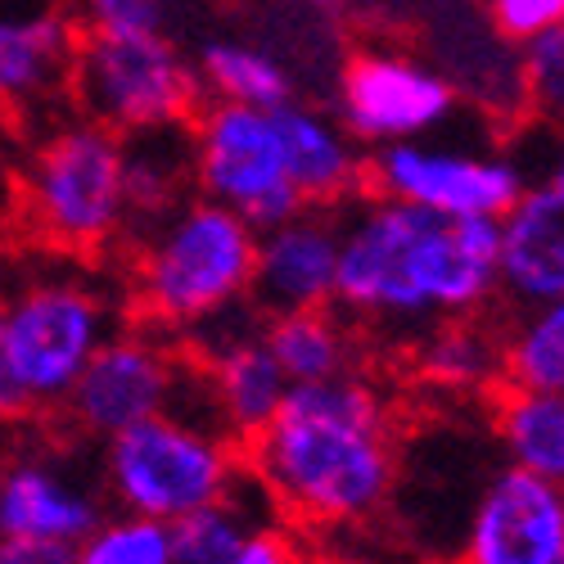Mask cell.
I'll list each match as a JSON object with an SVG mask.
<instances>
[{
    "instance_id": "obj_1",
    "label": "cell",
    "mask_w": 564,
    "mask_h": 564,
    "mask_svg": "<svg viewBox=\"0 0 564 564\" xmlns=\"http://www.w3.org/2000/svg\"><path fill=\"white\" fill-rule=\"evenodd\" d=\"M249 479L275 514L307 533L361 529L398 497V425L370 375L290 384L271 425L245 443Z\"/></svg>"
},
{
    "instance_id": "obj_2",
    "label": "cell",
    "mask_w": 564,
    "mask_h": 564,
    "mask_svg": "<svg viewBox=\"0 0 564 564\" xmlns=\"http://www.w3.org/2000/svg\"><path fill=\"white\" fill-rule=\"evenodd\" d=\"M501 294V221L438 217L366 195L339 208L335 307L375 330H430L475 316Z\"/></svg>"
},
{
    "instance_id": "obj_3",
    "label": "cell",
    "mask_w": 564,
    "mask_h": 564,
    "mask_svg": "<svg viewBox=\"0 0 564 564\" xmlns=\"http://www.w3.org/2000/svg\"><path fill=\"white\" fill-rule=\"evenodd\" d=\"M258 230L204 195L145 226L131 258V307L172 339H195L249 307Z\"/></svg>"
},
{
    "instance_id": "obj_4",
    "label": "cell",
    "mask_w": 564,
    "mask_h": 564,
    "mask_svg": "<svg viewBox=\"0 0 564 564\" xmlns=\"http://www.w3.org/2000/svg\"><path fill=\"white\" fill-rule=\"evenodd\" d=\"M249 479L245 447L199 406H172L100 443V488L113 510L176 524Z\"/></svg>"
},
{
    "instance_id": "obj_5",
    "label": "cell",
    "mask_w": 564,
    "mask_h": 564,
    "mask_svg": "<svg viewBox=\"0 0 564 564\" xmlns=\"http://www.w3.org/2000/svg\"><path fill=\"white\" fill-rule=\"evenodd\" d=\"M23 213L59 258H100L131 230L127 135L68 113L36 140L23 172Z\"/></svg>"
},
{
    "instance_id": "obj_6",
    "label": "cell",
    "mask_w": 564,
    "mask_h": 564,
    "mask_svg": "<svg viewBox=\"0 0 564 564\" xmlns=\"http://www.w3.org/2000/svg\"><path fill=\"white\" fill-rule=\"evenodd\" d=\"M6 348L32 411H64L73 384L118 335V294L86 267H36L0 290Z\"/></svg>"
},
{
    "instance_id": "obj_7",
    "label": "cell",
    "mask_w": 564,
    "mask_h": 564,
    "mask_svg": "<svg viewBox=\"0 0 564 564\" xmlns=\"http://www.w3.org/2000/svg\"><path fill=\"white\" fill-rule=\"evenodd\" d=\"M68 100L77 113L105 122L118 135H145L191 127L204 109L195 55H185L172 32L96 36L82 32L73 55Z\"/></svg>"
},
{
    "instance_id": "obj_8",
    "label": "cell",
    "mask_w": 564,
    "mask_h": 564,
    "mask_svg": "<svg viewBox=\"0 0 564 564\" xmlns=\"http://www.w3.org/2000/svg\"><path fill=\"white\" fill-rule=\"evenodd\" d=\"M172 406L213 411L204 366L195 352H181L172 335L140 321L127 330L118 325V335H109L90 357L64 402V415L86 443H109L113 434Z\"/></svg>"
},
{
    "instance_id": "obj_9",
    "label": "cell",
    "mask_w": 564,
    "mask_h": 564,
    "mask_svg": "<svg viewBox=\"0 0 564 564\" xmlns=\"http://www.w3.org/2000/svg\"><path fill=\"white\" fill-rule=\"evenodd\" d=\"M191 172L195 195L240 213L258 235L307 208L285 172L271 109L204 100L191 122Z\"/></svg>"
},
{
    "instance_id": "obj_10",
    "label": "cell",
    "mask_w": 564,
    "mask_h": 564,
    "mask_svg": "<svg viewBox=\"0 0 564 564\" xmlns=\"http://www.w3.org/2000/svg\"><path fill=\"white\" fill-rule=\"evenodd\" d=\"M456 105V77L398 45H361L344 59L335 82V118L370 150L438 135Z\"/></svg>"
},
{
    "instance_id": "obj_11",
    "label": "cell",
    "mask_w": 564,
    "mask_h": 564,
    "mask_svg": "<svg viewBox=\"0 0 564 564\" xmlns=\"http://www.w3.org/2000/svg\"><path fill=\"white\" fill-rule=\"evenodd\" d=\"M524 167L510 154L475 150V145H443V140H402L366 154V191L430 208L438 217H492L501 221L510 204L524 195Z\"/></svg>"
},
{
    "instance_id": "obj_12",
    "label": "cell",
    "mask_w": 564,
    "mask_h": 564,
    "mask_svg": "<svg viewBox=\"0 0 564 564\" xmlns=\"http://www.w3.org/2000/svg\"><path fill=\"white\" fill-rule=\"evenodd\" d=\"M460 564H564V488L520 465L479 484L460 529Z\"/></svg>"
},
{
    "instance_id": "obj_13",
    "label": "cell",
    "mask_w": 564,
    "mask_h": 564,
    "mask_svg": "<svg viewBox=\"0 0 564 564\" xmlns=\"http://www.w3.org/2000/svg\"><path fill=\"white\" fill-rule=\"evenodd\" d=\"M191 352L204 366V380H208L221 430L240 447L253 443L271 425V415L280 411V402L290 393V375L271 357V348L262 339V325H253V312L240 307L226 321L208 325L204 335L191 339Z\"/></svg>"
},
{
    "instance_id": "obj_14",
    "label": "cell",
    "mask_w": 564,
    "mask_h": 564,
    "mask_svg": "<svg viewBox=\"0 0 564 564\" xmlns=\"http://www.w3.org/2000/svg\"><path fill=\"white\" fill-rule=\"evenodd\" d=\"M77 45L73 0H0V109L45 113L64 105Z\"/></svg>"
},
{
    "instance_id": "obj_15",
    "label": "cell",
    "mask_w": 564,
    "mask_h": 564,
    "mask_svg": "<svg viewBox=\"0 0 564 564\" xmlns=\"http://www.w3.org/2000/svg\"><path fill=\"white\" fill-rule=\"evenodd\" d=\"M105 514V488L55 452H19L0 465V533L77 546Z\"/></svg>"
},
{
    "instance_id": "obj_16",
    "label": "cell",
    "mask_w": 564,
    "mask_h": 564,
    "mask_svg": "<svg viewBox=\"0 0 564 564\" xmlns=\"http://www.w3.org/2000/svg\"><path fill=\"white\" fill-rule=\"evenodd\" d=\"M335 280H339V213L335 208H303L299 217L258 235L253 294H249L258 316L330 307Z\"/></svg>"
},
{
    "instance_id": "obj_17",
    "label": "cell",
    "mask_w": 564,
    "mask_h": 564,
    "mask_svg": "<svg viewBox=\"0 0 564 564\" xmlns=\"http://www.w3.org/2000/svg\"><path fill=\"white\" fill-rule=\"evenodd\" d=\"M501 294L514 307L564 299V167L529 181L501 217Z\"/></svg>"
},
{
    "instance_id": "obj_18",
    "label": "cell",
    "mask_w": 564,
    "mask_h": 564,
    "mask_svg": "<svg viewBox=\"0 0 564 564\" xmlns=\"http://www.w3.org/2000/svg\"><path fill=\"white\" fill-rule=\"evenodd\" d=\"M285 172L307 208H348L366 191V154L335 118V109H316L307 100H285L271 109Z\"/></svg>"
},
{
    "instance_id": "obj_19",
    "label": "cell",
    "mask_w": 564,
    "mask_h": 564,
    "mask_svg": "<svg viewBox=\"0 0 564 564\" xmlns=\"http://www.w3.org/2000/svg\"><path fill=\"white\" fill-rule=\"evenodd\" d=\"M262 339H267L271 357L280 361V370L290 375V384L330 380V375L361 366L357 330L335 303L262 316Z\"/></svg>"
},
{
    "instance_id": "obj_20",
    "label": "cell",
    "mask_w": 564,
    "mask_h": 564,
    "mask_svg": "<svg viewBox=\"0 0 564 564\" xmlns=\"http://www.w3.org/2000/svg\"><path fill=\"white\" fill-rule=\"evenodd\" d=\"M492 434L506 465L564 488V393L506 384L492 402Z\"/></svg>"
},
{
    "instance_id": "obj_21",
    "label": "cell",
    "mask_w": 564,
    "mask_h": 564,
    "mask_svg": "<svg viewBox=\"0 0 564 564\" xmlns=\"http://www.w3.org/2000/svg\"><path fill=\"white\" fill-rule=\"evenodd\" d=\"M195 73L204 86V100H221V105L275 109L299 96L290 68L245 36H204L195 51Z\"/></svg>"
},
{
    "instance_id": "obj_22",
    "label": "cell",
    "mask_w": 564,
    "mask_h": 564,
    "mask_svg": "<svg viewBox=\"0 0 564 564\" xmlns=\"http://www.w3.org/2000/svg\"><path fill=\"white\" fill-rule=\"evenodd\" d=\"M415 375L425 384L469 398L501 384V335L484 330L479 321L456 316L438 321L415 339Z\"/></svg>"
},
{
    "instance_id": "obj_23",
    "label": "cell",
    "mask_w": 564,
    "mask_h": 564,
    "mask_svg": "<svg viewBox=\"0 0 564 564\" xmlns=\"http://www.w3.org/2000/svg\"><path fill=\"white\" fill-rule=\"evenodd\" d=\"M195 185L191 172V127L127 135V208L131 226H154L167 217L185 191Z\"/></svg>"
},
{
    "instance_id": "obj_24",
    "label": "cell",
    "mask_w": 564,
    "mask_h": 564,
    "mask_svg": "<svg viewBox=\"0 0 564 564\" xmlns=\"http://www.w3.org/2000/svg\"><path fill=\"white\" fill-rule=\"evenodd\" d=\"M501 384L564 393V299L520 307L501 335Z\"/></svg>"
},
{
    "instance_id": "obj_25",
    "label": "cell",
    "mask_w": 564,
    "mask_h": 564,
    "mask_svg": "<svg viewBox=\"0 0 564 564\" xmlns=\"http://www.w3.org/2000/svg\"><path fill=\"white\" fill-rule=\"evenodd\" d=\"M253 497L258 484L245 479L230 497L199 506L191 514H181L172 524V546H176V564H221L226 555H235L245 546V538L253 529H262L267 520L253 514Z\"/></svg>"
},
{
    "instance_id": "obj_26",
    "label": "cell",
    "mask_w": 564,
    "mask_h": 564,
    "mask_svg": "<svg viewBox=\"0 0 564 564\" xmlns=\"http://www.w3.org/2000/svg\"><path fill=\"white\" fill-rule=\"evenodd\" d=\"M77 564H176L172 524L113 510L77 542Z\"/></svg>"
},
{
    "instance_id": "obj_27",
    "label": "cell",
    "mask_w": 564,
    "mask_h": 564,
    "mask_svg": "<svg viewBox=\"0 0 564 564\" xmlns=\"http://www.w3.org/2000/svg\"><path fill=\"white\" fill-rule=\"evenodd\" d=\"M514 82H520L524 109L542 122L564 131V23L538 32L514 55Z\"/></svg>"
},
{
    "instance_id": "obj_28",
    "label": "cell",
    "mask_w": 564,
    "mask_h": 564,
    "mask_svg": "<svg viewBox=\"0 0 564 564\" xmlns=\"http://www.w3.org/2000/svg\"><path fill=\"white\" fill-rule=\"evenodd\" d=\"M73 14L82 32L96 36H145L172 28L176 0H73Z\"/></svg>"
},
{
    "instance_id": "obj_29",
    "label": "cell",
    "mask_w": 564,
    "mask_h": 564,
    "mask_svg": "<svg viewBox=\"0 0 564 564\" xmlns=\"http://www.w3.org/2000/svg\"><path fill=\"white\" fill-rule=\"evenodd\" d=\"M484 19L501 41L524 45L538 32L564 23V0H484Z\"/></svg>"
},
{
    "instance_id": "obj_30",
    "label": "cell",
    "mask_w": 564,
    "mask_h": 564,
    "mask_svg": "<svg viewBox=\"0 0 564 564\" xmlns=\"http://www.w3.org/2000/svg\"><path fill=\"white\" fill-rule=\"evenodd\" d=\"M221 564H303V546L294 533L275 529V524H262L245 538V546L226 555Z\"/></svg>"
},
{
    "instance_id": "obj_31",
    "label": "cell",
    "mask_w": 564,
    "mask_h": 564,
    "mask_svg": "<svg viewBox=\"0 0 564 564\" xmlns=\"http://www.w3.org/2000/svg\"><path fill=\"white\" fill-rule=\"evenodd\" d=\"M0 564H77V546L0 533Z\"/></svg>"
},
{
    "instance_id": "obj_32",
    "label": "cell",
    "mask_w": 564,
    "mask_h": 564,
    "mask_svg": "<svg viewBox=\"0 0 564 564\" xmlns=\"http://www.w3.org/2000/svg\"><path fill=\"white\" fill-rule=\"evenodd\" d=\"M23 415H32V406H28L23 384L14 375V361H10V348H6V321H0V425L23 420Z\"/></svg>"
},
{
    "instance_id": "obj_33",
    "label": "cell",
    "mask_w": 564,
    "mask_h": 564,
    "mask_svg": "<svg viewBox=\"0 0 564 564\" xmlns=\"http://www.w3.org/2000/svg\"><path fill=\"white\" fill-rule=\"evenodd\" d=\"M303 564H380V560H366V555H344V551H312V555H303Z\"/></svg>"
},
{
    "instance_id": "obj_34",
    "label": "cell",
    "mask_w": 564,
    "mask_h": 564,
    "mask_svg": "<svg viewBox=\"0 0 564 564\" xmlns=\"http://www.w3.org/2000/svg\"><path fill=\"white\" fill-rule=\"evenodd\" d=\"M307 10H335V6H344V0H303Z\"/></svg>"
},
{
    "instance_id": "obj_35",
    "label": "cell",
    "mask_w": 564,
    "mask_h": 564,
    "mask_svg": "<svg viewBox=\"0 0 564 564\" xmlns=\"http://www.w3.org/2000/svg\"><path fill=\"white\" fill-rule=\"evenodd\" d=\"M560 135H564V131H560ZM560 167H564V140H560Z\"/></svg>"
}]
</instances>
